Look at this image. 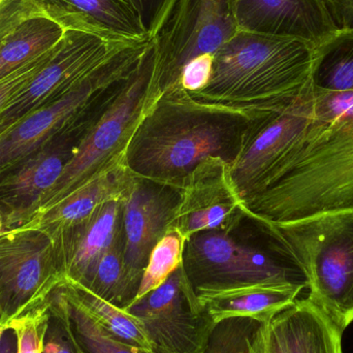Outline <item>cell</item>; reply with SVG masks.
Instances as JSON below:
<instances>
[{"instance_id": "cell-1", "label": "cell", "mask_w": 353, "mask_h": 353, "mask_svg": "<svg viewBox=\"0 0 353 353\" xmlns=\"http://www.w3.org/2000/svg\"><path fill=\"white\" fill-rule=\"evenodd\" d=\"M353 209V91L314 89L310 119L268 176L243 201L251 221L285 223Z\"/></svg>"}, {"instance_id": "cell-2", "label": "cell", "mask_w": 353, "mask_h": 353, "mask_svg": "<svg viewBox=\"0 0 353 353\" xmlns=\"http://www.w3.org/2000/svg\"><path fill=\"white\" fill-rule=\"evenodd\" d=\"M314 52L315 45L304 39L239 30L214 54L205 89H169L161 101L250 123L313 92Z\"/></svg>"}, {"instance_id": "cell-3", "label": "cell", "mask_w": 353, "mask_h": 353, "mask_svg": "<svg viewBox=\"0 0 353 353\" xmlns=\"http://www.w3.org/2000/svg\"><path fill=\"white\" fill-rule=\"evenodd\" d=\"M245 123L159 101L134 132L125 153L136 178L178 191L195 168L212 157L232 161Z\"/></svg>"}, {"instance_id": "cell-4", "label": "cell", "mask_w": 353, "mask_h": 353, "mask_svg": "<svg viewBox=\"0 0 353 353\" xmlns=\"http://www.w3.org/2000/svg\"><path fill=\"white\" fill-rule=\"evenodd\" d=\"M163 97L157 81L154 43L134 74L107 99L103 113L83 134L59 180L41 203L48 209L93 178L125 161V153L143 120Z\"/></svg>"}, {"instance_id": "cell-5", "label": "cell", "mask_w": 353, "mask_h": 353, "mask_svg": "<svg viewBox=\"0 0 353 353\" xmlns=\"http://www.w3.org/2000/svg\"><path fill=\"white\" fill-rule=\"evenodd\" d=\"M270 223L304 270L307 298L344 333L353 323V209Z\"/></svg>"}, {"instance_id": "cell-6", "label": "cell", "mask_w": 353, "mask_h": 353, "mask_svg": "<svg viewBox=\"0 0 353 353\" xmlns=\"http://www.w3.org/2000/svg\"><path fill=\"white\" fill-rule=\"evenodd\" d=\"M150 41L126 43L112 53L77 88L0 132V176L70 130L90 123L91 111L105 103L139 68Z\"/></svg>"}, {"instance_id": "cell-7", "label": "cell", "mask_w": 353, "mask_h": 353, "mask_svg": "<svg viewBox=\"0 0 353 353\" xmlns=\"http://www.w3.org/2000/svg\"><path fill=\"white\" fill-rule=\"evenodd\" d=\"M274 240L244 246L220 232H203L185 243L182 269L195 296L253 285L294 286L308 290L304 270L268 221Z\"/></svg>"}, {"instance_id": "cell-8", "label": "cell", "mask_w": 353, "mask_h": 353, "mask_svg": "<svg viewBox=\"0 0 353 353\" xmlns=\"http://www.w3.org/2000/svg\"><path fill=\"white\" fill-rule=\"evenodd\" d=\"M65 280L63 263L54 241L32 226L0 234V323L41 306Z\"/></svg>"}, {"instance_id": "cell-9", "label": "cell", "mask_w": 353, "mask_h": 353, "mask_svg": "<svg viewBox=\"0 0 353 353\" xmlns=\"http://www.w3.org/2000/svg\"><path fill=\"white\" fill-rule=\"evenodd\" d=\"M236 32L232 0H176L152 39L161 92L175 86L189 61L215 54Z\"/></svg>"}, {"instance_id": "cell-10", "label": "cell", "mask_w": 353, "mask_h": 353, "mask_svg": "<svg viewBox=\"0 0 353 353\" xmlns=\"http://www.w3.org/2000/svg\"><path fill=\"white\" fill-rule=\"evenodd\" d=\"M124 310L140 323L152 353H203L216 325L199 306L182 265Z\"/></svg>"}, {"instance_id": "cell-11", "label": "cell", "mask_w": 353, "mask_h": 353, "mask_svg": "<svg viewBox=\"0 0 353 353\" xmlns=\"http://www.w3.org/2000/svg\"><path fill=\"white\" fill-rule=\"evenodd\" d=\"M126 43L80 31H64L47 63L12 99L0 115V132L25 116L72 92L112 53Z\"/></svg>"}, {"instance_id": "cell-12", "label": "cell", "mask_w": 353, "mask_h": 353, "mask_svg": "<svg viewBox=\"0 0 353 353\" xmlns=\"http://www.w3.org/2000/svg\"><path fill=\"white\" fill-rule=\"evenodd\" d=\"M311 94L271 115L245 124L230 178L243 201L254 195L298 141L310 119Z\"/></svg>"}, {"instance_id": "cell-13", "label": "cell", "mask_w": 353, "mask_h": 353, "mask_svg": "<svg viewBox=\"0 0 353 353\" xmlns=\"http://www.w3.org/2000/svg\"><path fill=\"white\" fill-rule=\"evenodd\" d=\"M230 161L212 157L199 163L179 190L173 228L185 241L203 232L230 234L243 218V199L230 178Z\"/></svg>"}, {"instance_id": "cell-14", "label": "cell", "mask_w": 353, "mask_h": 353, "mask_svg": "<svg viewBox=\"0 0 353 353\" xmlns=\"http://www.w3.org/2000/svg\"><path fill=\"white\" fill-rule=\"evenodd\" d=\"M91 123L54 139L0 176V212L6 230L25 225L39 213Z\"/></svg>"}, {"instance_id": "cell-15", "label": "cell", "mask_w": 353, "mask_h": 353, "mask_svg": "<svg viewBox=\"0 0 353 353\" xmlns=\"http://www.w3.org/2000/svg\"><path fill=\"white\" fill-rule=\"evenodd\" d=\"M178 196L174 189L136 178L124 199V261L138 290L151 251L173 226Z\"/></svg>"}, {"instance_id": "cell-16", "label": "cell", "mask_w": 353, "mask_h": 353, "mask_svg": "<svg viewBox=\"0 0 353 353\" xmlns=\"http://www.w3.org/2000/svg\"><path fill=\"white\" fill-rule=\"evenodd\" d=\"M238 31L296 37L317 46L337 30L321 0H232Z\"/></svg>"}, {"instance_id": "cell-17", "label": "cell", "mask_w": 353, "mask_h": 353, "mask_svg": "<svg viewBox=\"0 0 353 353\" xmlns=\"http://www.w3.org/2000/svg\"><path fill=\"white\" fill-rule=\"evenodd\" d=\"M43 16L64 31L97 35L113 43L150 41L132 0H37Z\"/></svg>"}, {"instance_id": "cell-18", "label": "cell", "mask_w": 353, "mask_h": 353, "mask_svg": "<svg viewBox=\"0 0 353 353\" xmlns=\"http://www.w3.org/2000/svg\"><path fill=\"white\" fill-rule=\"evenodd\" d=\"M136 176L125 161L95 176L52 207L39 212L28 223L47 234L54 242L84 223L99 208L113 201H124Z\"/></svg>"}, {"instance_id": "cell-19", "label": "cell", "mask_w": 353, "mask_h": 353, "mask_svg": "<svg viewBox=\"0 0 353 353\" xmlns=\"http://www.w3.org/2000/svg\"><path fill=\"white\" fill-rule=\"evenodd\" d=\"M123 203H105L84 223L54 242L65 270V280L88 288L99 259L122 234Z\"/></svg>"}, {"instance_id": "cell-20", "label": "cell", "mask_w": 353, "mask_h": 353, "mask_svg": "<svg viewBox=\"0 0 353 353\" xmlns=\"http://www.w3.org/2000/svg\"><path fill=\"white\" fill-rule=\"evenodd\" d=\"M303 292L294 286L253 285L196 294V299L214 323L232 317H248L263 323L292 306Z\"/></svg>"}, {"instance_id": "cell-21", "label": "cell", "mask_w": 353, "mask_h": 353, "mask_svg": "<svg viewBox=\"0 0 353 353\" xmlns=\"http://www.w3.org/2000/svg\"><path fill=\"white\" fill-rule=\"evenodd\" d=\"M281 313L292 353H343V333L308 298Z\"/></svg>"}, {"instance_id": "cell-22", "label": "cell", "mask_w": 353, "mask_h": 353, "mask_svg": "<svg viewBox=\"0 0 353 353\" xmlns=\"http://www.w3.org/2000/svg\"><path fill=\"white\" fill-rule=\"evenodd\" d=\"M312 84L316 90L353 91V28L337 29L315 46Z\"/></svg>"}, {"instance_id": "cell-23", "label": "cell", "mask_w": 353, "mask_h": 353, "mask_svg": "<svg viewBox=\"0 0 353 353\" xmlns=\"http://www.w3.org/2000/svg\"><path fill=\"white\" fill-rule=\"evenodd\" d=\"M63 34V29L47 17L27 21L0 47V81L53 48Z\"/></svg>"}, {"instance_id": "cell-24", "label": "cell", "mask_w": 353, "mask_h": 353, "mask_svg": "<svg viewBox=\"0 0 353 353\" xmlns=\"http://www.w3.org/2000/svg\"><path fill=\"white\" fill-rule=\"evenodd\" d=\"M65 290L86 309L87 312L114 338L138 348L151 352L150 344L139 321L123 309L99 298L83 286L64 280Z\"/></svg>"}, {"instance_id": "cell-25", "label": "cell", "mask_w": 353, "mask_h": 353, "mask_svg": "<svg viewBox=\"0 0 353 353\" xmlns=\"http://www.w3.org/2000/svg\"><path fill=\"white\" fill-rule=\"evenodd\" d=\"M56 290L80 353H152L132 347L114 338L65 290L63 284H59Z\"/></svg>"}, {"instance_id": "cell-26", "label": "cell", "mask_w": 353, "mask_h": 353, "mask_svg": "<svg viewBox=\"0 0 353 353\" xmlns=\"http://www.w3.org/2000/svg\"><path fill=\"white\" fill-rule=\"evenodd\" d=\"M86 290L123 310L137 300L139 290L130 280L124 261L123 234L99 259Z\"/></svg>"}, {"instance_id": "cell-27", "label": "cell", "mask_w": 353, "mask_h": 353, "mask_svg": "<svg viewBox=\"0 0 353 353\" xmlns=\"http://www.w3.org/2000/svg\"><path fill=\"white\" fill-rule=\"evenodd\" d=\"M185 243L182 234L173 226L165 232L149 255L137 300L165 283L182 265Z\"/></svg>"}, {"instance_id": "cell-28", "label": "cell", "mask_w": 353, "mask_h": 353, "mask_svg": "<svg viewBox=\"0 0 353 353\" xmlns=\"http://www.w3.org/2000/svg\"><path fill=\"white\" fill-rule=\"evenodd\" d=\"M261 323L248 317H232L216 323L203 353H246Z\"/></svg>"}, {"instance_id": "cell-29", "label": "cell", "mask_w": 353, "mask_h": 353, "mask_svg": "<svg viewBox=\"0 0 353 353\" xmlns=\"http://www.w3.org/2000/svg\"><path fill=\"white\" fill-rule=\"evenodd\" d=\"M56 288L46 303L47 325L41 353H80L68 327L65 313Z\"/></svg>"}, {"instance_id": "cell-30", "label": "cell", "mask_w": 353, "mask_h": 353, "mask_svg": "<svg viewBox=\"0 0 353 353\" xmlns=\"http://www.w3.org/2000/svg\"><path fill=\"white\" fill-rule=\"evenodd\" d=\"M46 303L47 301L34 310L14 319L8 325L16 331L18 353H41L47 325Z\"/></svg>"}, {"instance_id": "cell-31", "label": "cell", "mask_w": 353, "mask_h": 353, "mask_svg": "<svg viewBox=\"0 0 353 353\" xmlns=\"http://www.w3.org/2000/svg\"><path fill=\"white\" fill-rule=\"evenodd\" d=\"M43 16L37 0H0V47L34 17Z\"/></svg>"}, {"instance_id": "cell-32", "label": "cell", "mask_w": 353, "mask_h": 353, "mask_svg": "<svg viewBox=\"0 0 353 353\" xmlns=\"http://www.w3.org/2000/svg\"><path fill=\"white\" fill-rule=\"evenodd\" d=\"M281 312L269 321L261 323L246 353H292Z\"/></svg>"}, {"instance_id": "cell-33", "label": "cell", "mask_w": 353, "mask_h": 353, "mask_svg": "<svg viewBox=\"0 0 353 353\" xmlns=\"http://www.w3.org/2000/svg\"><path fill=\"white\" fill-rule=\"evenodd\" d=\"M56 45L0 81V115L8 103L28 84L29 81L47 63Z\"/></svg>"}, {"instance_id": "cell-34", "label": "cell", "mask_w": 353, "mask_h": 353, "mask_svg": "<svg viewBox=\"0 0 353 353\" xmlns=\"http://www.w3.org/2000/svg\"><path fill=\"white\" fill-rule=\"evenodd\" d=\"M213 62L214 54H205L191 60L183 68L178 83L170 89H182L188 93L203 90L209 84L211 79Z\"/></svg>"}, {"instance_id": "cell-35", "label": "cell", "mask_w": 353, "mask_h": 353, "mask_svg": "<svg viewBox=\"0 0 353 353\" xmlns=\"http://www.w3.org/2000/svg\"><path fill=\"white\" fill-rule=\"evenodd\" d=\"M151 39L169 18L176 0H132Z\"/></svg>"}, {"instance_id": "cell-36", "label": "cell", "mask_w": 353, "mask_h": 353, "mask_svg": "<svg viewBox=\"0 0 353 353\" xmlns=\"http://www.w3.org/2000/svg\"><path fill=\"white\" fill-rule=\"evenodd\" d=\"M337 29L353 28V0H321Z\"/></svg>"}, {"instance_id": "cell-37", "label": "cell", "mask_w": 353, "mask_h": 353, "mask_svg": "<svg viewBox=\"0 0 353 353\" xmlns=\"http://www.w3.org/2000/svg\"><path fill=\"white\" fill-rule=\"evenodd\" d=\"M0 353H18V337L12 327H8L0 338Z\"/></svg>"}, {"instance_id": "cell-38", "label": "cell", "mask_w": 353, "mask_h": 353, "mask_svg": "<svg viewBox=\"0 0 353 353\" xmlns=\"http://www.w3.org/2000/svg\"><path fill=\"white\" fill-rule=\"evenodd\" d=\"M6 232H8L6 230V221H4L3 216H2L1 212H0V234Z\"/></svg>"}, {"instance_id": "cell-39", "label": "cell", "mask_w": 353, "mask_h": 353, "mask_svg": "<svg viewBox=\"0 0 353 353\" xmlns=\"http://www.w3.org/2000/svg\"><path fill=\"white\" fill-rule=\"evenodd\" d=\"M8 327H6V325L0 323V338H1L2 334H3V332L6 331V330L8 329Z\"/></svg>"}]
</instances>
